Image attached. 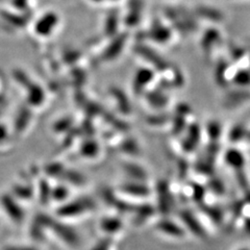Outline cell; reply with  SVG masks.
<instances>
[{
    "mask_svg": "<svg viewBox=\"0 0 250 250\" xmlns=\"http://www.w3.org/2000/svg\"><path fill=\"white\" fill-rule=\"evenodd\" d=\"M156 229H159V231L173 238H181L184 236V230L181 226L170 220H162L156 225Z\"/></svg>",
    "mask_w": 250,
    "mask_h": 250,
    "instance_id": "6da1fadb",
    "label": "cell"
},
{
    "mask_svg": "<svg viewBox=\"0 0 250 250\" xmlns=\"http://www.w3.org/2000/svg\"><path fill=\"white\" fill-rule=\"evenodd\" d=\"M182 219H183V221L187 224V228L190 230H192L195 234H196V236H198V237L203 236V232L205 231H203V229L199 225L197 219L195 218V216L193 214L185 212L182 214Z\"/></svg>",
    "mask_w": 250,
    "mask_h": 250,
    "instance_id": "7a4b0ae2",
    "label": "cell"
},
{
    "mask_svg": "<svg viewBox=\"0 0 250 250\" xmlns=\"http://www.w3.org/2000/svg\"><path fill=\"white\" fill-rule=\"evenodd\" d=\"M92 205L88 202H77V203H73V205H70L68 207V208H64L65 215L68 216H73V215H78V214H83L87 210L91 209Z\"/></svg>",
    "mask_w": 250,
    "mask_h": 250,
    "instance_id": "3957f363",
    "label": "cell"
},
{
    "mask_svg": "<svg viewBox=\"0 0 250 250\" xmlns=\"http://www.w3.org/2000/svg\"><path fill=\"white\" fill-rule=\"evenodd\" d=\"M124 191L130 195L139 197H144L148 194V190L146 189V187L141 185H130L127 187H124Z\"/></svg>",
    "mask_w": 250,
    "mask_h": 250,
    "instance_id": "277c9868",
    "label": "cell"
},
{
    "mask_svg": "<svg viewBox=\"0 0 250 250\" xmlns=\"http://www.w3.org/2000/svg\"><path fill=\"white\" fill-rule=\"evenodd\" d=\"M103 228L107 232L118 231L121 228V223H120L119 220H117V219L108 218V219H105V220H104Z\"/></svg>",
    "mask_w": 250,
    "mask_h": 250,
    "instance_id": "5b68a950",
    "label": "cell"
},
{
    "mask_svg": "<svg viewBox=\"0 0 250 250\" xmlns=\"http://www.w3.org/2000/svg\"><path fill=\"white\" fill-rule=\"evenodd\" d=\"M245 228H246L247 231H248L249 234H250V219H248V220L245 222Z\"/></svg>",
    "mask_w": 250,
    "mask_h": 250,
    "instance_id": "8992f818",
    "label": "cell"
},
{
    "mask_svg": "<svg viewBox=\"0 0 250 250\" xmlns=\"http://www.w3.org/2000/svg\"><path fill=\"white\" fill-rule=\"evenodd\" d=\"M237 250H250V249H248V248H245V247H243V248H239V249H237Z\"/></svg>",
    "mask_w": 250,
    "mask_h": 250,
    "instance_id": "52a82bcc",
    "label": "cell"
}]
</instances>
